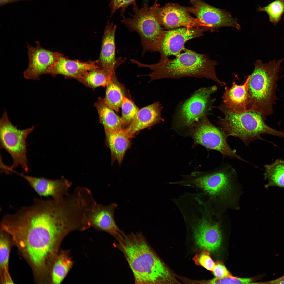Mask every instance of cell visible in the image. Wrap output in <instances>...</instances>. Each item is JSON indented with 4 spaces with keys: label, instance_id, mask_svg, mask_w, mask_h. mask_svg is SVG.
Instances as JSON below:
<instances>
[{
    "label": "cell",
    "instance_id": "cell-13",
    "mask_svg": "<svg viewBox=\"0 0 284 284\" xmlns=\"http://www.w3.org/2000/svg\"><path fill=\"white\" fill-rule=\"evenodd\" d=\"M36 43V47L27 44L29 63L23 72L24 77L26 79L38 80L42 75L50 74L53 67L63 55L45 49L38 41Z\"/></svg>",
    "mask_w": 284,
    "mask_h": 284
},
{
    "label": "cell",
    "instance_id": "cell-15",
    "mask_svg": "<svg viewBox=\"0 0 284 284\" xmlns=\"http://www.w3.org/2000/svg\"><path fill=\"white\" fill-rule=\"evenodd\" d=\"M117 206L114 203L107 205L97 203L85 212L84 221L89 227L105 232L116 239L121 231L114 219V212Z\"/></svg>",
    "mask_w": 284,
    "mask_h": 284
},
{
    "label": "cell",
    "instance_id": "cell-20",
    "mask_svg": "<svg viewBox=\"0 0 284 284\" xmlns=\"http://www.w3.org/2000/svg\"><path fill=\"white\" fill-rule=\"evenodd\" d=\"M249 78V76L242 85H237L234 82L231 88L225 87L222 97L223 104L231 111L240 113L248 110Z\"/></svg>",
    "mask_w": 284,
    "mask_h": 284
},
{
    "label": "cell",
    "instance_id": "cell-12",
    "mask_svg": "<svg viewBox=\"0 0 284 284\" xmlns=\"http://www.w3.org/2000/svg\"><path fill=\"white\" fill-rule=\"evenodd\" d=\"M192 7L188 8L208 31H216L222 27L240 30V25L227 12L210 5L201 0H191Z\"/></svg>",
    "mask_w": 284,
    "mask_h": 284
},
{
    "label": "cell",
    "instance_id": "cell-26",
    "mask_svg": "<svg viewBox=\"0 0 284 284\" xmlns=\"http://www.w3.org/2000/svg\"><path fill=\"white\" fill-rule=\"evenodd\" d=\"M73 262L67 253L63 252L57 256L52 266L51 271L52 282L60 284L71 268Z\"/></svg>",
    "mask_w": 284,
    "mask_h": 284
},
{
    "label": "cell",
    "instance_id": "cell-8",
    "mask_svg": "<svg viewBox=\"0 0 284 284\" xmlns=\"http://www.w3.org/2000/svg\"><path fill=\"white\" fill-rule=\"evenodd\" d=\"M34 128L33 126L25 129H18L12 124L6 110H4L0 119V147L10 154L13 160L11 166L3 165L2 169L6 174L9 173L14 168L18 166L26 172L28 171L26 140Z\"/></svg>",
    "mask_w": 284,
    "mask_h": 284
},
{
    "label": "cell",
    "instance_id": "cell-28",
    "mask_svg": "<svg viewBox=\"0 0 284 284\" xmlns=\"http://www.w3.org/2000/svg\"><path fill=\"white\" fill-rule=\"evenodd\" d=\"M259 11H265L269 16L270 21L275 24L280 20L284 13V0H275L265 7L259 6Z\"/></svg>",
    "mask_w": 284,
    "mask_h": 284
},
{
    "label": "cell",
    "instance_id": "cell-11",
    "mask_svg": "<svg viewBox=\"0 0 284 284\" xmlns=\"http://www.w3.org/2000/svg\"><path fill=\"white\" fill-rule=\"evenodd\" d=\"M208 31L203 27H181L165 31L161 34L155 52H159L161 58L170 56H178L187 49L185 43L188 40L200 37L204 31Z\"/></svg>",
    "mask_w": 284,
    "mask_h": 284
},
{
    "label": "cell",
    "instance_id": "cell-24",
    "mask_svg": "<svg viewBox=\"0 0 284 284\" xmlns=\"http://www.w3.org/2000/svg\"><path fill=\"white\" fill-rule=\"evenodd\" d=\"M115 73L99 67L89 71L76 79L85 86L94 90L99 87H106Z\"/></svg>",
    "mask_w": 284,
    "mask_h": 284
},
{
    "label": "cell",
    "instance_id": "cell-34",
    "mask_svg": "<svg viewBox=\"0 0 284 284\" xmlns=\"http://www.w3.org/2000/svg\"><path fill=\"white\" fill-rule=\"evenodd\" d=\"M261 284H284V276L276 279L266 282H260Z\"/></svg>",
    "mask_w": 284,
    "mask_h": 284
},
{
    "label": "cell",
    "instance_id": "cell-2",
    "mask_svg": "<svg viewBox=\"0 0 284 284\" xmlns=\"http://www.w3.org/2000/svg\"><path fill=\"white\" fill-rule=\"evenodd\" d=\"M116 246L124 255L137 284L172 283L174 276L150 246L141 232L126 234L116 239Z\"/></svg>",
    "mask_w": 284,
    "mask_h": 284
},
{
    "label": "cell",
    "instance_id": "cell-22",
    "mask_svg": "<svg viewBox=\"0 0 284 284\" xmlns=\"http://www.w3.org/2000/svg\"><path fill=\"white\" fill-rule=\"evenodd\" d=\"M94 106L98 115L99 122L103 126L105 131H116L124 129L121 117L106 103L103 99L99 97Z\"/></svg>",
    "mask_w": 284,
    "mask_h": 284
},
{
    "label": "cell",
    "instance_id": "cell-9",
    "mask_svg": "<svg viewBox=\"0 0 284 284\" xmlns=\"http://www.w3.org/2000/svg\"><path fill=\"white\" fill-rule=\"evenodd\" d=\"M188 134L194 140V145H201L208 150L219 151L224 156L246 161L237 155L228 144V134L221 128L212 124L206 117L194 123Z\"/></svg>",
    "mask_w": 284,
    "mask_h": 284
},
{
    "label": "cell",
    "instance_id": "cell-3",
    "mask_svg": "<svg viewBox=\"0 0 284 284\" xmlns=\"http://www.w3.org/2000/svg\"><path fill=\"white\" fill-rule=\"evenodd\" d=\"M173 59L161 58L158 63L148 64L137 61L140 67H146L152 71L147 75L151 80L165 78H179L191 77L205 78L216 82L221 86L226 83L220 81L216 75L217 62L210 60L207 55L186 49Z\"/></svg>",
    "mask_w": 284,
    "mask_h": 284
},
{
    "label": "cell",
    "instance_id": "cell-31",
    "mask_svg": "<svg viewBox=\"0 0 284 284\" xmlns=\"http://www.w3.org/2000/svg\"><path fill=\"white\" fill-rule=\"evenodd\" d=\"M209 251L204 250L200 253L196 254L193 258L195 264L200 266L209 271H212L215 265L211 257Z\"/></svg>",
    "mask_w": 284,
    "mask_h": 284
},
{
    "label": "cell",
    "instance_id": "cell-23",
    "mask_svg": "<svg viewBox=\"0 0 284 284\" xmlns=\"http://www.w3.org/2000/svg\"><path fill=\"white\" fill-rule=\"evenodd\" d=\"M106 87L104 100L109 106L118 113L121 107L123 97L125 96L124 87L118 80L115 73L112 75Z\"/></svg>",
    "mask_w": 284,
    "mask_h": 284
},
{
    "label": "cell",
    "instance_id": "cell-6",
    "mask_svg": "<svg viewBox=\"0 0 284 284\" xmlns=\"http://www.w3.org/2000/svg\"><path fill=\"white\" fill-rule=\"evenodd\" d=\"M235 174L234 169L227 165L212 171H195L182 175V180L172 182L171 184L193 188L212 199L217 197L225 198L232 191V181Z\"/></svg>",
    "mask_w": 284,
    "mask_h": 284
},
{
    "label": "cell",
    "instance_id": "cell-17",
    "mask_svg": "<svg viewBox=\"0 0 284 284\" xmlns=\"http://www.w3.org/2000/svg\"><path fill=\"white\" fill-rule=\"evenodd\" d=\"M162 109V106L158 102L142 108L124 130L131 138L140 130L163 121L161 115Z\"/></svg>",
    "mask_w": 284,
    "mask_h": 284
},
{
    "label": "cell",
    "instance_id": "cell-19",
    "mask_svg": "<svg viewBox=\"0 0 284 284\" xmlns=\"http://www.w3.org/2000/svg\"><path fill=\"white\" fill-rule=\"evenodd\" d=\"M99 68L98 60L83 62L69 59L63 54L53 67L50 74L55 77L61 75L76 79L84 75L89 71Z\"/></svg>",
    "mask_w": 284,
    "mask_h": 284
},
{
    "label": "cell",
    "instance_id": "cell-21",
    "mask_svg": "<svg viewBox=\"0 0 284 284\" xmlns=\"http://www.w3.org/2000/svg\"><path fill=\"white\" fill-rule=\"evenodd\" d=\"M105 143L110 149L112 159L120 164L130 146V138L124 129L116 131H105Z\"/></svg>",
    "mask_w": 284,
    "mask_h": 284
},
{
    "label": "cell",
    "instance_id": "cell-27",
    "mask_svg": "<svg viewBox=\"0 0 284 284\" xmlns=\"http://www.w3.org/2000/svg\"><path fill=\"white\" fill-rule=\"evenodd\" d=\"M0 239V267L2 282L5 284L13 283L8 272L10 244L5 232L2 230Z\"/></svg>",
    "mask_w": 284,
    "mask_h": 284
},
{
    "label": "cell",
    "instance_id": "cell-7",
    "mask_svg": "<svg viewBox=\"0 0 284 284\" xmlns=\"http://www.w3.org/2000/svg\"><path fill=\"white\" fill-rule=\"evenodd\" d=\"M158 0L148 7L145 4L139 9L136 3L133 5L134 14L131 17H123L121 22L130 31H135L141 38L143 47L142 55L148 52H155L163 31L164 30L156 17V11L159 6Z\"/></svg>",
    "mask_w": 284,
    "mask_h": 284
},
{
    "label": "cell",
    "instance_id": "cell-1",
    "mask_svg": "<svg viewBox=\"0 0 284 284\" xmlns=\"http://www.w3.org/2000/svg\"><path fill=\"white\" fill-rule=\"evenodd\" d=\"M82 219L77 206L67 198L58 201L36 198L31 206L5 215L1 227L11 236L36 272L42 275L57 257L64 237L80 230Z\"/></svg>",
    "mask_w": 284,
    "mask_h": 284
},
{
    "label": "cell",
    "instance_id": "cell-33",
    "mask_svg": "<svg viewBox=\"0 0 284 284\" xmlns=\"http://www.w3.org/2000/svg\"><path fill=\"white\" fill-rule=\"evenodd\" d=\"M216 278H222L232 275L223 263L218 261L215 263V265L212 271Z\"/></svg>",
    "mask_w": 284,
    "mask_h": 284
},
{
    "label": "cell",
    "instance_id": "cell-25",
    "mask_svg": "<svg viewBox=\"0 0 284 284\" xmlns=\"http://www.w3.org/2000/svg\"><path fill=\"white\" fill-rule=\"evenodd\" d=\"M264 179L268 182L265 187L271 186L284 188V160L278 159L270 164L264 166Z\"/></svg>",
    "mask_w": 284,
    "mask_h": 284
},
{
    "label": "cell",
    "instance_id": "cell-29",
    "mask_svg": "<svg viewBox=\"0 0 284 284\" xmlns=\"http://www.w3.org/2000/svg\"><path fill=\"white\" fill-rule=\"evenodd\" d=\"M121 108V117L124 127L126 126L127 127L134 119L139 109L133 101L125 96L123 97Z\"/></svg>",
    "mask_w": 284,
    "mask_h": 284
},
{
    "label": "cell",
    "instance_id": "cell-14",
    "mask_svg": "<svg viewBox=\"0 0 284 284\" xmlns=\"http://www.w3.org/2000/svg\"><path fill=\"white\" fill-rule=\"evenodd\" d=\"M189 12L188 8L170 3L158 7L156 14L159 23L168 30L181 27L206 28L197 18L192 17Z\"/></svg>",
    "mask_w": 284,
    "mask_h": 284
},
{
    "label": "cell",
    "instance_id": "cell-18",
    "mask_svg": "<svg viewBox=\"0 0 284 284\" xmlns=\"http://www.w3.org/2000/svg\"><path fill=\"white\" fill-rule=\"evenodd\" d=\"M117 27L110 20L107 22L104 31L101 52L98 60L100 68L112 72H115L116 66L119 65L115 56V36Z\"/></svg>",
    "mask_w": 284,
    "mask_h": 284
},
{
    "label": "cell",
    "instance_id": "cell-32",
    "mask_svg": "<svg viewBox=\"0 0 284 284\" xmlns=\"http://www.w3.org/2000/svg\"><path fill=\"white\" fill-rule=\"evenodd\" d=\"M136 0H111L109 6L111 9V16L117 10L121 8L120 16L124 17V13L126 9L130 5H133L136 3Z\"/></svg>",
    "mask_w": 284,
    "mask_h": 284
},
{
    "label": "cell",
    "instance_id": "cell-30",
    "mask_svg": "<svg viewBox=\"0 0 284 284\" xmlns=\"http://www.w3.org/2000/svg\"><path fill=\"white\" fill-rule=\"evenodd\" d=\"M265 276L263 274L254 278H243L235 277L232 275L222 278H214L205 282L211 284H250L256 283L254 282L261 279Z\"/></svg>",
    "mask_w": 284,
    "mask_h": 284
},
{
    "label": "cell",
    "instance_id": "cell-5",
    "mask_svg": "<svg viewBox=\"0 0 284 284\" xmlns=\"http://www.w3.org/2000/svg\"><path fill=\"white\" fill-rule=\"evenodd\" d=\"M218 108L224 114L219 117L217 123L229 136L241 139L246 146L256 140H265L262 134H267L284 138L283 130L278 131L267 125L265 116L251 110L244 112H232L222 104Z\"/></svg>",
    "mask_w": 284,
    "mask_h": 284
},
{
    "label": "cell",
    "instance_id": "cell-10",
    "mask_svg": "<svg viewBox=\"0 0 284 284\" xmlns=\"http://www.w3.org/2000/svg\"><path fill=\"white\" fill-rule=\"evenodd\" d=\"M216 86L202 88L195 92L185 101L178 111L175 127L189 128L206 117L210 109L211 95L217 90Z\"/></svg>",
    "mask_w": 284,
    "mask_h": 284
},
{
    "label": "cell",
    "instance_id": "cell-16",
    "mask_svg": "<svg viewBox=\"0 0 284 284\" xmlns=\"http://www.w3.org/2000/svg\"><path fill=\"white\" fill-rule=\"evenodd\" d=\"M12 172L25 179L31 187L40 196H51L53 199L59 201L68 195L72 183L62 177L58 179H51L43 177L37 178L25 175L13 170Z\"/></svg>",
    "mask_w": 284,
    "mask_h": 284
},
{
    "label": "cell",
    "instance_id": "cell-4",
    "mask_svg": "<svg viewBox=\"0 0 284 284\" xmlns=\"http://www.w3.org/2000/svg\"><path fill=\"white\" fill-rule=\"evenodd\" d=\"M283 60L265 64L257 60L254 63V70L249 75L248 81V110L258 112L265 116L273 113V106L276 99L275 90L278 73Z\"/></svg>",
    "mask_w": 284,
    "mask_h": 284
},
{
    "label": "cell",
    "instance_id": "cell-35",
    "mask_svg": "<svg viewBox=\"0 0 284 284\" xmlns=\"http://www.w3.org/2000/svg\"><path fill=\"white\" fill-rule=\"evenodd\" d=\"M32 0H0V6L2 7L8 4L21 1H31Z\"/></svg>",
    "mask_w": 284,
    "mask_h": 284
}]
</instances>
